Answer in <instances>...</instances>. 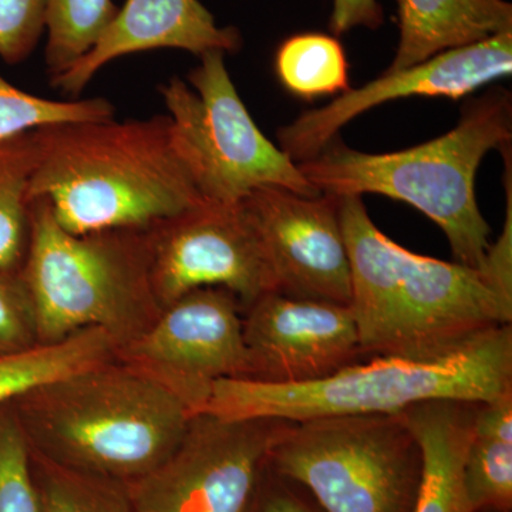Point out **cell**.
Here are the masks:
<instances>
[{"instance_id": "obj_1", "label": "cell", "mask_w": 512, "mask_h": 512, "mask_svg": "<svg viewBox=\"0 0 512 512\" xmlns=\"http://www.w3.org/2000/svg\"><path fill=\"white\" fill-rule=\"evenodd\" d=\"M363 356L441 348L512 322V259L483 268L413 254L384 235L362 197L336 195Z\"/></svg>"}, {"instance_id": "obj_2", "label": "cell", "mask_w": 512, "mask_h": 512, "mask_svg": "<svg viewBox=\"0 0 512 512\" xmlns=\"http://www.w3.org/2000/svg\"><path fill=\"white\" fill-rule=\"evenodd\" d=\"M28 200L73 235L147 229L204 201L175 151L168 116L33 130Z\"/></svg>"}, {"instance_id": "obj_3", "label": "cell", "mask_w": 512, "mask_h": 512, "mask_svg": "<svg viewBox=\"0 0 512 512\" xmlns=\"http://www.w3.org/2000/svg\"><path fill=\"white\" fill-rule=\"evenodd\" d=\"M512 392V328L456 343L357 360L326 379L269 384L218 380L201 413L299 423L336 416H392L434 400L488 403Z\"/></svg>"}, {"instance_id": "obj_4", "label": "cell", "mask_w": 512, "mask_h": 512, "mask_svg": "<svg viewBox=\"0 0 512 512\" xmlns=\"http://www.w3.org/2000/svg\"><path fill=\"white\" fill-rule=\"evenodd\" d=\"M13 403L33 451L121 484L167 460L194 416L165 384L117 359L47 383Z\"/></svg>"}, {"instance_id": "obj_5", "label": "cell", "mask_w": 512, "mask_h": 512, "mask_svg": "<svg viewBox=\"0 0 512 512\" xmlns=\"http://www.w3.org/2000/svg\"><path fill=\"white\" fill-rule=\"evenodd\" d=\"M511 138V96L497 89L470 101L453 130L420 146L369 154L335 138L298 167L320 194H379L412 205L443 229L456 262L483 268L491 229L478 208L477 170Z\"/></svg>"}, {"instance_id": "obj_6", "label": "cell", "mask_w": 512, "mask_h": 512, "mask_svg": "<svg viewBox=\"0 0 512 512\" xmlns=\"http://www.w3.org/2000/svg\"><path fill=\"white\" fill-rule=\"evenodd\" d=\"M19 272L39 343L101 329L120 349L161 313L150 284L147 229L73 235L57 224L45 201H30L28 249Z\"/></svg>"}, {"instance_id": "obj_7", "label": "cell", "mask_w": 512, "mask_h": 512, "mask_svg": "<svg viewBox=\"0 0 512 512\" xmlns=\"http://www.w3.org/2000/svg\"><path fill=\"white\" fill-rule=\"evenodd\" d=\"M268 466L325 512H412L423 458L402 414L336 416L289 424Z\"/></svg>"}, {"instance_id": "obj_8", "label": "cell", "mask_w": 512, "mask_h": 512, "mask_svg": "<svg viewBox=\"0 0 512 512\" xmlns=\"http://www.w3.org/2000/svg\"><path fill=\"white\" fill-rule=\"evenodd\" d=\"M160 93L175 151L202 200L237 205L261 187L320 195L298 164L256 126L229 76L225 53H205L188 84L173 77Z\"/></svg>"}, {"instance_id": "obj_9", "label": "cell", "mask_w": 512, "mask_h": 512, "mask_svg": "<svg viewBox=\"0 0 512 512\" xmlns=\"http://www.w3.org/2000/svg\"><path fill=\"white\" fill-rule=\"evenodd\" d=\"M292 421L197 413L173 453L126 484L136 512H247Z\"/></svg>"}, {"instance_id": "obj_10", "label": "cell", "mask_w": 512, "mask_h": 512, "mask_svg": "<svg viewBox=\"0 0 512 512\" xmlns=\"http://www.w3.org/2000/svg\"><path fill=\"white\" fill-rule=\"evenodd\" d=\"M148 231L150 284L161 311L185 293L224 288L248 308L276 282L241 202L202 201Z\"/></svg>"}, {"instance_id": "obj_11", "label": "cell", "mask_w": 512, "mask_h": 512, "mask_svg": "<svg viewBox=\"0 0 512 512\" xmlns=\"http://www.w3.org/2000/svg\"><path fill=\"white\" fill-rule=\"evenodd\" d=\"M241 308L224 288L185 293L120 348L117 360L165 384L192 414L201 413L218 380L248 375Z\"/></svg>"}, {"instance_id": "obj_12", "label": "cell", "mask_w": 512, "mask_h": 512, "mask_svg": "<svg viewBox=\"0 0 512 512\" xmlns=\"http://www.w3.org/2000/svg\"><path fill=\"white\" fill-rule=\"evenodd\" d=\"M241 205L261 239L276 292L350 305L352 269L336 195L261 187Z\"/></svg>"}, {"instance_id": "obj_13", "label": "cell", "mask_w": 512, "mask_h": 512, "mask_svg": "<svg viewBox=\"0 0 512 512\" xmlns=\"http://www.w3.org/2000/svg\"><path fill=\"white\" fill-rule=\"evenodd\" d=\"M511 73L512 32L447 50L426 62L386 72L360 89L340 94L325 107L306 111L278 131L279 148L293 163H305L335 140L340 128L380 104L412 96L463 99Z\"/></svg>"}, {"instance_id": "obj_14", "label": "cell", "mask_w": 512, "mask_h": 512, "mask_svg": "<svg viewBox=\"0 0 512 512\" xmlns=\"http://www.w3.org/2000/svg\"><path fill=\"white\" fill-rule=\"evenodd\" d=\"M247 309L245 380L316 382L363 357L359 329L349 305L269 292Z\"/></svg>"}, {"instance_id": "obj_15", "label": "cell", "mask_w": 512, "mask_h": 512, "mask_svg": "<svg viewBox=\"0 0 512 512\" xmlns=\"http://www.w3.org/2000/svg\"><path fill=\"white\" fill-rule=\"evenodd\" d=\"M241 46L238 29L220 28L200 0H126L96 45L52 84L64 94L79 96L100 69L123 56L180 49L201 57L238 52Z\"/></svg>"}, {"instance_id": "obj_16", "label": "cell", "mask_w": 512, "mask_h": 512, "mask_svg": "<svg viewBox=\"0 0 512 512\" xmlns=\"http://www.w3.org/2000/svg\"><path fill=\"white\" fill-rule=\"evenodd\" d=\"M478 403L434 400L404 410L421 448V478L412 512H474L463 468Z\"/></svg>"}, {"instance_id": "obj_17", "label": "cell", "mask_w": 512, "mask_h": 512, "mask_svg": "<svg viewBox=\"0 0 512 512\" xmlns=\"http://www.w3.org/2000/svg\"><path fill=\"white\" fill-rule=\"evenodd\" d=\"M397 6L399 46L386 72L512 32V6L505 0H397Z\"/></svg>"}, {"instance_id": "obj_18", "label": "cell", "mask_w": 512, "mask_h": 512, "mask_svg": "<svg viewBox=\"0 0 512 512\" xmlns=\"http://www.w3.org/2000/svg\"><path fill=\"white\" fill-rule=\"evenodd\" d=\"M463 481L474 512H511L512 392L477 404Z\"/></svg>"}, {"instance_id": "obj_19", "label": "cell", "mask_w": 512, "mask_h": 512, "mask_svg": "<svg viewBox=\"0 0 512 512\" xmlns=\"http://www.w3.org/2000/svg\"><path fill=\"white\" fill-rule=\"evenodd\" d=\"M119 343L101 329H87L55 343L0 355V407L47 383L117 359Z\"/></svg>"}, {"instance_id": "obj_20", "label": "cell", "mask_w": 512, "mask_h": 512, "mask_svg": "<svg viewBox=\"0 0 512 512\" xmlns=\"http://www.w3.org/2000/svg\"><path fill=\"white\" fill-rule=\"evenodd\" d=\"M36 165L33 131L0 140V269L19 272L29 242V184Z\"/></svg>"}, {"instance_id": "obj_21", "label": "cell", "mask_w": 512, "mask_h": 512, "mask_svg": "<svg viewBox=\"0 0 512 512\" xmlns=\"http://www.w3.org/2000/svg\"><path fill=\"white\" fill-rule=\"evenodd\" d=\"M275 69L285 89L301 99L350 89L345 49L338 37L325 33H301L286 39L276 52Z\"/></svg>"}, {"instance_id": "obj_22", "label": "cell", "mask_w": 512, "mask_h": 512, "mask_svg": "<svg viewBox=\"0 0 512 512\" xmlns=\"http://www.w3.org/2000/svg\"><path fill=\"white\" fill-rule=\"evenodd\" d=\"M113 0H46V66L50 79L82 59L117 15Z\"/></svg>"}, {"instance_id": "obj_23", "label": "cell", "mask_w": 512, "mask_h": 512, "mask_svg": "<svg viewBox=\"0 0 512 512\" xmlns=\"http://www.w3.org/2000/svg\"><path fill=\"white\" fill-rule=\"evenodd\" d=\"M40 512H136L126 484L59 466L32 448Z\"/></svg>"}, {"instance_id": "obj_24", "label": "cell", "mask_w": 512, "mask_h": 512, "mask_svg": "<svg viewBox=\"0 0 512 512\" xmlns=\"http://www.w3.org/2000/svg\"><path fill=\"white\" fill-rule=\"evenodd\" d=\"M113 117L114 107L109 100L100 97L70 101L45 99L13 86L0 76V140L52 124Z\"/></svg>"}, {"instance_id": "obj_25", "label": "cell", "mask_w": 512, "mask_h": 512, "mask_svg": "<svg viewBox=\"0 0 512 512\" xmlns=\"http://www.w3.org/2000/svg\"><path fill=\"white\" fill-rule=\"evenodd\" d=\"M0 512H40L32 447L16 413H0Z\"/></svg>"}, {"instance_id": "obj_26", "label": "cell", "mask_w": 512, "mask_h": 512, "mask_svg": "<svg viewBox=\"0 0 512 512\" xmlns=\"http://www.w3.org/2000/svg\"><path fill=\"white\" fill-rule=\"evenodd\" d=\"M46 30V0H0V57L28 59Z\"/></svg>"}, {"instance_id": "obj_27", "label": "cell", "mask_w": 512, "mask_h": 512, "mask_svg": "<svg viewBox=\"0 0 512 512\" xmlns=\"http://www.w3.org/2000/svg\"><path fill=\"white\" fill-rule=\"evenodd\" d=\"M37 343L35 319L22 276L0 269V355Z\"/></svg>"}, {"instance_id": "obj_28", "label": "cell", "mask_w": 512, "mask_h": 512, "mask_svg": "<svg viewBox=\"0 0 512 512\" xmlns=\"http://www.w3.org/2000/svg\"><path fill=\"white\" fill-rule=\"evenodd\" d=\"M383 22V9L377 0H333L329 26L335 36L359 26L376 30Z\"/></svg>"}, {"instance_id": "obj_29", "label": "cell", "mask_w": 512, "mask_h": 512, "mask_svg": "<svg viewBox=\"0 0 512 512\" xmlns=\"http://www.w3.org/2000/svg\"><path fill=\"white\" fill-rule=\"evenodd\" d=\"M272 476L269 483L262 476L247 512H316L298 494L293 493L288 481L276 476L274 471Z\"/></svg>"}]
</instances>
